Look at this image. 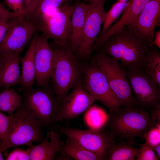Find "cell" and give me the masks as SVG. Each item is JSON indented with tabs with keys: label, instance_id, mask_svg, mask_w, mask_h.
I'll return each instance as SVG.
<instances>
[{
	"label": "cell",
	"instance_id": "cell-33",
	"mask_svg": "<svg viewBox=\"0 0 160 160\" xmlns=\"http://www.w3.org/2000/svg\"><path fill=\"white\" fill-rule=\"evenodd\" d=\"M17 17H18L13 12L6 9L0 3V22L8 21L10 19Z\"/></svg>",
	"mask_w": 160,
	"mask_h": 160
},
{
	"label": "cell",
	"instance_id": "cell-35",
	"mask_svg": "<svg viewBox=\"0 0 160 160\" xmlns=\"http://www.w3.org/2000/svg\"><path fill=\"white\" fill-rule=\"evenodd\" d=\"M8 21L0 22V44L3 40L8 28Z\"/></svg>",
	"mask_w": 160,
	"mask_h": 160
},
{
	"label": "cell",
	"instance_id": "cell-8",
	"mask_svg": "<svg viewBox=\"0 0 160 160\" xmlns=\"http://www.w3.org/2000/svg\"><path fill=\"white\" fill-rule=\"evenodd\" d=\"M83 87L95 100L105 105L109 113L117 110L121 105L111 89L107 79L101 69L92 62L81 66Z\"/></svg>",
	"mask_w": 160,
	"mask_h": 160
},
{
	"label": "cell",
	"instance_id": "cell-38",
	"mask_svg": "<svg viewBox=\"0 0 160 160\" xmlns=\"http://www.w3.org/2000/svg\"><path fill=\"white\" fill-rule=\"evenodd\" d=\"M152 149L156 152L158 159H160V144L156 146Z\"/></svg>",
	"mask_w": 160,
	"mask_h": 160
},
{
	"label": "cell",
	"instance_id": "cell-25",
	"mask_svg": "<svg viewBox=\"0 0 160 160\" xmlns=\"http://www.w3.org/2000/svg\"><path fill=\"white\" fill-rule=\"evenodd\" d=\"M139 149L126 143H115L111 148L107 160H135Z\"/></svg>",
	"mask_w": 160,
	"mask_h": 160
},
{
	"label": "cell",
	"instance_id": "cell-41",
	"mask_svg": "<svg viewBox=\"0 0 160 160\" xmlns=\"http://www.w3.org/2000/svg\"><path fill=\"white\" fill-rule=\"evenodd\" d=\"M128 0H117L118 2H127Z\"/></svg>",
	"mask_w": 160,
	"mask_h": 160
},
{
	"label": "cell",
	"instance_id": "cell-40",
	"mask_svg": "<svg viewBox=\"0 0 160 160\" xmlns=\"http://www.w3.org/2000/svg\"><path fill=\"white\" fill-rule=\"evenodd\" d=\"M85 1L87 2L90 4L95 3L98 1L99 0H84Z\"/></svg>",
	"mask_w": 160,
	"mask_h": 160
},
{
	"label": "cell",
	"instance_id": "cell-9",
	"mask_svg": "<svg viewBox=\"0 0 160 160\" xmlns=\"http://www.w3.org/2000/svg\"><path fill=\"white\" fill-rule=\"evenodd\" d=\"M74 5L66 3L36 27L47 39H51L58 44H69L71 28V17Z\"/></svg>",
	"mask_w": 160,
	"mask_h": 160
},
{
	"label": "cell",
	"instance_id": "cell-10",
	"mask_svg": "<svg viewBox=\"0 0 160 160\" xmlns=\"http://www.w3.org/2000/svg\"><path fill=\"white\" fill-rule=\"evenodd\" d=\"M4 38L0 44V56L10 53L20 54L30 43L36 31L35 25L26 17L9 19Z\"/></svg>",
	"mask_w": 160,
	"mask_h": 160
},
{
	"label": "cell",
	"instance_id": "cell-15",
	"mask_svg": "<svg viewBox=\"0 0 160 160\" xmlns=\"http://www.w3.org/2000/svg\"><path fill=\"white\" fill-rule=\"evenodd\" d=\"M54 52L48 41L42 34L38 35L34 51L36 75L35 81L37 87L48 85L53 64Z\"/></svg>",
	"mask_w": 160,
	"mask_h": 160
},
{
	"label": "cell",
	"instance_id": "cell-28",
	"mask_svg": "<svg viewBox=\"0 0 160 160\" xmlns=\"http://www.w3.org/2000/svg\"><path fill=\"white\" fill-rule=\"evenodd\" d=\"M146 143L152 148L160 144V124L151 127L145 133Z\"/></svg>",
	"mask_w": 160,
	"mask_h": 160
},
{
	"label": "cell",
	"instance_id": "cell-37",
	"mask_svg": "<svg viewBox=\"0 0 160 160\" xmlns=\"http://www.w3.org/2000/svg\"><path fill=\"white\" fill-rule=\"evenodd\" d=\"M153 44L154 46L160 48V30L158 31L155 33L153 38Z\"/></svg>",
	"mask_w": 160,
	"mask_h": 160
},
{
	"label": "cell",
	"instance_id": "cell-21",
	"mask_svg": "<svg viewBox=\"0 0 160 160\" xmlns=\"http://www.w3.org/2000/svg\"><path fill=\"white\" fill-rule=\"evenodd\" d=\"M70 0H36L31 12L26 17L36 27Z\"/></svg>",
	"mask_w": 160,
	"mask_h": 160
},
{
	"label": "cell",
	"instance_id": "cell-3",
	"mask_svg": "<svg viewBox=\"0 0 160 160\" xmlns=\"http://www.w3.org/2000/svg\"><path fill=\"white\" fill-rule=\"evenodd\" d=\"M50 44L54 55L50 79L58 101L80 78L81 66L75 58L70 44L62 45L52 41Z\"/></svg>",
	"mask_w": 160,
	"mask_h": 160
},
{
	"label": "cell",
	"instance_id": "cell-5",
	"mask_svg": "<svg viewBox=\"0 0 160 160\" xmlns=\"http://www.w3.org/2000/svg\"><path fill=\"white\" fill-rule=\"evenodd\" d=\"M92 62L97 65L105 75L121 107H137L126 71L119 62L101 49L94 56Z\"/></svg>",
	"mask_w": 160,
	"mask_h": 160
},
{
	"label": "cell",
	"instance_id": "cell-31",
	"mask_svg": "<svg viewBox=\"0 0 160 160\" xmlns=\"http://www.w3.org/2000/svg\"><path fill=\"white\" fill-rule=\"evenodd\" d=\"M6 160H30L29 151L16 148L11 151L5 159Z\"/></svg>",
	"mask_w": 160,
	"mask_h": 160
},
{
	"label": "cell",
	"instance_id": "cell-36",
	"mask_svg": "<svg viewBox=\"0 0 160 160\" xmlns=\"http://www.w3.org/2000/svg\"><path fill=\"white\" fill-rule=\"evenodd\" d=\"M24 0L25 7L27 15L32 10L36 0Z\"/></svg>",
	"mask_w": 160,
	"mask_h": 160
},
{
	"label": "cell",
	"instance_id": "cell-34",
	"mask_svg": "<svg viewBox=\"0 0 160 160\" xmlns=\"http://www.w3.org/2000/svg\"><path fill=\"white\" fill-rule=\"evenodd\" d=\"M152 120L156 123L160 124V105L149 109Z\"/></svg>",
	"mask_w": 160,
	"mask_h": 160
},
{
	"label": "cell",
	"instance_id": "cell-13",
	"mask_svg": "<svg viewBox=\"0 0 160 160\" xmlns=\"http://www.w3.org/2000/svg\"><path fill=\"white\" fill-rule=\"evenodd\" d=\"M106 0H99L89 4L87 16L81 42L76 51L80 56L90 55L100 31L106 12L104 8Z\"/></svg>",
	"mask_w": 160,
	"mask_h": 160
},
{
	"label": "cell",
	"instance_id": "cell-1",
	"mask_svg": "<svg viewBox=\"0 0 160 160\" xmlns=\"http://www.w3.org/2000/svg\"><path fill=\"white\" fill-rule=\"evenodd\" d=\"M149 46L125 25L112 34L101 49L125 70L132 71L143 68Z\"/></svg>",
	"mask_w": 160,
	"mask_h": 160
},
{
	"label": "cell",
	"instance_id": "cell-20",
	"mask_svg": "<svg viewBox=\"0 0 160 160\" xmlns=\"http://www.w3.org/2000/svg\"><path fill=\"white\" fill-rule=\"evenodd\" d=\"M38 34L35 33L24 57L20 58L22 64L21 81L20 90L32 86L35 79L34 51Z\"/></svg>",
	"mask_w": 160,
	"mask_h": 160
},
{
	"label": "cell",
	"instance_id": "cell-14",
	"mask_svg": "<svg viewBox=\"0 0 160 160\" xmlns=\"http://www.w3.org/2000/svg\"><path fill=\"white\" fill-rule=\"evenodd\" d=\"M160 16V0H150L135 20L126 26L149 46H153L154 30Z\"/></svg>",
	"mask_w": 160,
	"mask_h": 160
},
{
	"label": "cell",
	"instance_id": "cell-11",
	"mask_svg": "<svg viewBox=\"0 0 160 160\" xmlns=\"http://www.w3.org/2000/svg\"><path fill=\"white\" fill-rule=\"evenodd\" d=\"M137 107L149 109L160 105V90L156 82L142 68L126 70Z\"/></svg>",
	"mask_w": 160,
	"mask_h": 160
},
{
	"label": "cell",
	"instance_id": "cell-7",
	"mask_svg": "<svg viewBox=\"0 0 160 160\" xmlns=\"http://www.w3.org/2000/svg\"><path fill=\"white\" fill-rule=\"evenodd\" d=\"M41 127L19 107L11 115L7 134L2 141L3 152L13 147L41 142L46 138Z\"/></svg>",
	"mask_w": 160,
	"mask_h": 160
},
{
	"label": "cell",
	"instance_id": "cell-6",
	"mask_svg": "<svg viewBox=\"0 0 160 160\" xmlns=\"http://www.w3.org/2000/svg\"><path fill=\"white\" fill-rule=\"evenodd\" d=\"M57 132L76 141L95 154L99 160H107L115 139L104 124L98 128L81 129L68 127H58Z\"/></svg>",
	"mask_w": 160,
	"mask_h": 160
},
{
	"label": "cell",
	"instance_id": "cell-27",
	"mask_svg": "<svg viewBox=\"0 0 160 160\" xmlns=\"http://www.w3.org/2000/svg\"><path fill=\"white\" fill-rule=\"evenodd\" d=\"M87 111V120L92 128H98L104 124L107 117L105 116V113L101 109L92 105Z\"/></svg>",
	"mask_w": 160,
	"mask_h": 160
},
{
	"label": "cell",
	"instance_id": "cell-17",
	"mask_svg": "<svg viewBox=\"0 0 160 160\" xmlns=\"http://www.w3.org/2000/svg\"><path fill=\"white\" fill-rule=\"evenodd\" d=\"M61 134L55 130L48 132L49 140L46 139L37 145L31 143L27 145L29 151L30 160H53L60 151L65 141Z\"/></svg>",
	"mask_w": 160,
	"mask_h": 160
},
{
	"label": "cell",
	"instance_id": "cell-4",
	"mask_svg": "<svg viewBox=\"0 0 160 160\" xmlns=\"http://www.w3.org/2000/svg\"><path fill=\"white\" fill-rule=\"evenodd\" d=\"M48 85L20 90L22 100L20 107L41 127L56 122L58 101L53 88Z\"/></svg>",
	"mask_w": 160,
	"mask_h": 160
},
{
	"label": "cell",
	"instance_id": "cell-16",
	"mask_svg": "<svg viewBox=\"0 0 160 160\" xmlns=\"http://www.w3.org/2000/svg\"><path fill=\"white\" fill-rule=\"evenodd\" d=\"M150 0H130L122 12L119 20L110 27L104 33L98 36L93 50L101 48L109 37L124 26L133 22L138 17L145 5Z\"/></svg>",
	"mask_w": 160,
	"mask_h": 160
},
{
	"label": "cell",
	"instance_id": "cell-19",
	"mask_svg": "<svg viewBox=\"0 0 160 160\" xmlns=\"http://www.w3.org/2000/svg\"><path fill=\"white\" fill-rule=\"evenodd\" d=\"M89 4L79 1L74 5L71 17V28L69 44L73 52H76L81 40Z\"/></svg>",
	"mask_w": 160,
	"mask_h": 160
},
{
	"label": "cell",
	"instance_id": "cell-24",
	"mask_svg": "<svg viewBox=\"0 0 160 160\" xmlns=\"http://www.w3.org/2000/svg\"><path fill=\"white\" fill-rule=\"evenodd\" d=\"M22 100L21 95L14 89L5 88L0 92V111L12 115L20 107Z\"/></svg>",
	"mask_w": 160,
	"mask_h": 160
},
{
	"label": "cell",
	"instance_id": "cell-32",
	"mask_svg": "<svg viewBox=\"0 0 160 160\" xmlns=\"http://www.w3.org/2000/svg\"><path fill=\"white\" fill-rule=\"evenodd\" d=\"M11 115H7L0 111V139L3 141L7 133Z\"/></svg>",
	"mask_w": 160,
	"mask_h": 160
},
{
	"label": "cell",
	"instance_id": "cell-26",
	"mask_svg": "<svg viewBox=\"0 0 160 160\" xmlns=\"http://www.w3.org/2000/svg\"><path fill=\"white\" fill-rule=\"evenodd\" d=\"M128 3L129 1H117L112 5L109 11L106 12L102 28L98 36L102 35L110 27L112 24L122 13Z\"/></svg>",
	"mask_w": 160,
	"mask_h": 160
},
{
	"label": "cell",
	"instance_id": "cell-18",
	"mask_svg": "<svg viewBox=\"0 0 160 160\" xmlns=\"http://www.w3.org/2000/svg\"><path fill=\"white\" fill-rule=\"evenodd\" d=\"M19 54L10 53L0 56V88L20 84Z\"/></svg>",
	"mask_w": 160,
	"mask_h": 160
},
{
	"label": "cell",
	"instance_id": "cell-29",
	"mask_svg": "<svg viewBox=\"0 0 160 160\" xmlns=\"http://www.w3.org/2000/svg\"><path fill=\"white\" fill-rule=\"evenodd\" d=\"M7 6L12 11V12L18 17H25V10L24 0H4Z\"/></svg>",
	"mask_w": 160,
	"mask_h": 160
},
{
	"label": "cell",
	"instance_id": "cell-23",
	"mask_svg": "<svg viewBox=\"0 0 160 160\" xmlns=\"http://www.w3.org/2000/svg\"><path fill=\"white\" fill-rule=\"evenodd\" d=\"M154 45L149 46L146 62L142 69L144 73L156 82L160 88V53Z\"/></svg>",
	"mask_w": 160,
	"mask_h": 160
},
{
	"label": "cell",
	"instance_id": "cell-39",
	"mask_svg": "<svg viewBox=\"0 0 160 160\" xmlns=\"http://www.w3.org/2000/svg\"><path fill=\"white\" fill-rule=\"evenodd\" d=\"M2 141L0 139V160H5L2 155V153L3 152L2 150Z\"/></svg>",
	"mask_w": 160,
	"mask_h": 160
},
{
	"label": "cell",
	"instance_id": "cell-2",
	"mask_svg": "<svg viewBox=\"0 0 160 160\" xmlns=\"http://www.w3.org/2000/svg\"><path fill=\"white\" fill-rule=\"evenodd\" d=\"M157 124L152 120L148 109L122 106L110 113L104 124L115 139L132 145L136 144V138H144L146 132Z\"/></svg>",
	"mask_w": 160,
	"mask_h": 160
},
{
	"label": "cell",
	"instance_id": "cell-22",
	"mask_svg": "<svg viewBox=\"0 0 160 160\" xmlns=\"http://www.w3.org/2000/svg\"><path fill=\"white\" fill-rule=\"evenodd\" d=\"M59 152L75 160H99L95 154L75 140L68 137Z\"/></svg>",
	"mask_w": 160,
	"mask_h": 160
},
{
	"label": "cell",
	"instance_id": "cell-12",
	"mask_svg": "<svg viewBox=\"0 0 160 160\" xmlns=\"http://www.w3.org/2000/svg\"><path fill=\"white\" fill-rule=\"evenodd\" d=\"M80 78L71 91L58 101L56 122L77 117L89 109L95 100L84 88Z\"/></svg>",
	"mask_w": 160,
	"mask_h": 160
},
{
	"label": "cell",
	"instance_id": "cell-30",
	"mask_svg": "<svg viewBox=\"0 0 160 160\" xmlns=\"http://www.w3.org/2000/svg\"><path fill=\"white\" fill-rule=\"evenodd\" d=\"M140 147L136 158L137 160H158L156 154L153 149L146 143L139 144Z\"/></svg>",
	"mask_w": 160,
	"mask_h": 160
}]
</instances>
